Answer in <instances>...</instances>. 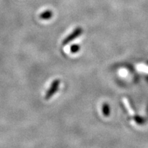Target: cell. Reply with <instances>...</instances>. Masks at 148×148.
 I'll return each mask as SVG.
<instances>
[{
  "instance_id": "cell-1",
  "label": "cell",
  "mask_w": 148,
  "mask_h": 148,
  "mask_svg": "<svg viewBox=\"0 0 148 148\" xmlns=\"http://www.w3.org/2000/svg\"><path fill=\"white\" fill-rule=\"evenodd\" d=\"M83 32V29L81 27H77L75 28L74 30L70 34L69 36H67L62 41V45H66L67 44H69V42L73 41V40H75V38L80 36L82 34Z\"/></svg>"
},
{
  "instance_id": "cell-2",
  "label": "cell",
  "mask_w": 148,
  "mask_h": 148,
  "mask_svg": "<svg viewBox=\"0 0 148 148\" xmlns=\"http://www.w3.org/2000/svg\"><path fill=\"white\" fill-rule=\"evenodd\" d=\"M60 83V79H55V80L53 81L51 86L49 87V89L47 90V91L45 94V99H46V100H48V99H50V98L52 97L53 95H54L56 92L58 91Z\"/></svg>"
},
{
  "instance_id": "cell-3",
  "label": "cell",
  "mask_w": 148,
  "mask_h": 148,
  "mask_svg": "<svg viewBox=\"0 0 148 148\" xmlns=\"http://www.w3.org/2000/svg\"><path fill=\"white\" fill-rule=\"evenodd\" d=\"M52 15H53V13L51 11L47 10V11H45V12H43L42 13L40 14V18H41V19H43V20H48V19H49V18H51Z\"/></svg>"
},
{
  "instance_id": "cell-4",
  "label": "cell",
  "mask_w": 148,
  "mask_h": 148,
  "mask_svg": "<svg viewBox=\"0 0 148 148\" xmlns=\"http://www.w3.org/2000/svg\"><path fill=\"white\" fill-rule=\"evenodd\" d=\"M102 112L105 116H108L110 113V108L107 103H104L102 106Z\"/></svg>"
},
{
  "instance_id": "cell-5",
  "label": "cell",
  "mask_w": 148,
  "mask_h": 148,
  "mask_svg": "<svg viewBox=\"0 0 148 148\" xmlns=\"http://www.w3.org/2000/svg\"><path fill=\"white\" fill-rule=\"evenodd\" d=\"M79 49H80V46L79 45H77V44L71 45V47H70V51H71V52L73 53H77L79 51Z\"/></svg>"
},
{
  "instance_id": "cell-6",
  "label": "cell",
  "mask_w": 148,
  "mask_h": 148,
  "mask_svg": "<svg viewBox=\"0 0 148 148\" xmlns=\"http://www.w3.org/2000/svg\"><path fill=\"white\" fill-rule=\"evenodd\" d=\"M123 102H124L125 106V107H126L127 110H128L129 113H130V114H134V112H133L132 109H131V108H130V103H128V101H127V100L126 99H124V100H123Z\"/></svg>"
},
{
  "instance_id": "cell-7",
  "label": "cell",
  "mask_w": 148,
  "mask_h": 148,
  "mask_svg": "<svg viewBox=\"0 0 148 148\" xmlns=\"http://www.w3.org/2000/svg\"><path fill=\"white\" fill-rule=\"evenodd\" d=\"M134 119L135 121H136V123H138V124H142V123H144V119H143V118L140 117V116H135L134 117Z\"/></svg>"
}]
</instances>
